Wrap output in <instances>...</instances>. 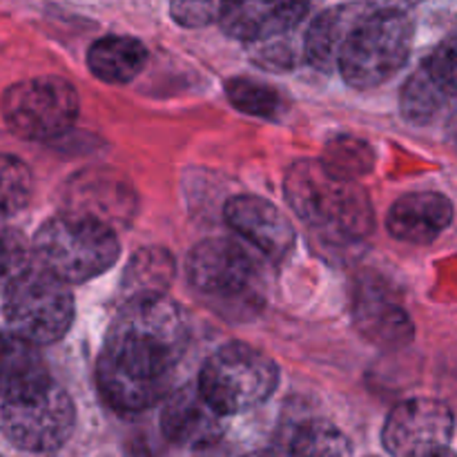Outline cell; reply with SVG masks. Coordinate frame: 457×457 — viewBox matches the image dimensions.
Returning <instances> with one entry per match:
<instances>
[{"mask_svg":"<svg viewBox=\"0 0 457 457\" xmlns=\"http://www.w3.org/2000/svg\"><path fill=\"white\" fill-rule=\"evenodd\" d=\"M187 342L186 312L168 295L128 299L107 328L96 366L98 391L107 406L138 415L159 404Z\"/></svg>","mask_w":457,"mask_h":457,"instance_id":"1","label":"cell"},{"mask_svg":"<svg viewBox=\"0 0 457 457\" xmlns=\"http://www.w3.org/2000/svg\"><path fill=\"white\" fill-rule=\"evenodd\" d=\"M284 195L303 223L339 239H361L375 226L373 205L357 181L333 177L320 161H297L288 170Z\"/></svg>","mask_w":457,"mask_h":457,"instance_id":"2","label":"cell"},{"mask_svg":"<svg viewBox=\"0 0 457 457\" xmlns=\"http://www.w3.org/2000/svg\"><path fill=\"white\" fill-rule=\"evenodd\" d=\"M413 38L415 22L404 7L361 4L339 49L337 71L353 87H378L406 65Z\"/></svg>","mask_w":457,"mask_h":457,"instance_id":"3","label":"cell"},{"mask_svg":"<svg viewBox=\"0 0 457 457\" xmlns=\"http://www.w3.org/2000/svg\"><path fill=\"white\" fill-rule=\"evenodd\" d=\"M76 409L49 375L0 388V433L29 453H52L70 440Z\"/></svg>","mask_w":457,"mask_h":457,"instance_id":"4","label":"cell"},{"mask_svg":"<svg viewBox=\"0 0 457 457\" xmlns=\"http://www.w3.org/2000/svg\"><path fill=\"white\" fill-rule=\"evenodd\" d=\"M34 254L49 275L65 284H83L114 266L120 244L116 232L105 223L62 212L38 228Z\"/></svg>","mask_w":457,"mask_h":457,"instance_id":"5","label":"cell"},{"mask_svg":"<svg viewBox=\"0 0 457 457\" xmlns=\"http://www.w3.org/2000/svg\"><path fill=\"white\" fill-rule=\"evenodd\" d=\"M3 315L9 333L34 346L56 344L74 321V295L70 286L43 268H22L7 284Z\"/></svg>","mask_w":457,"mask_h":457,"instance_id":"6","label":"cell"},{"mask_svg":"<svg viewBox=\"0 0 457 457\" xmlns=\"http://www.w3.org/2000/svg\"><path fill=\"white\" fill-rule=\"evenodd\" d=\"M279 384V369L259 348L228 344L219 348L199 375V393L221 418L263 404Z\"/></svg>","mask_w":457,"mask_h":457,"instance_id":"7","label":"cell"},{"mask_svg":"<svg viewBox=\"0 0 457 457\" xmlns=\"http://www.w3.org/2000/svg\"><path fill=\"white\" fill-rule=\"evenodd\" d=\"M74 85L58 76H38L4 89L0 110L13 134L31 141H47L65 134L79 116Z\"/></svg>","mask_w":457,"mask_h":457,"instance_id":"8","label":"cell"},{"mask_svg":"<svg viewBox=\"0 0 457 457\" xmlns=\"http://www.w3.org/2000/svg\"><path fill=\"white\" fill-rule=\"evenodd\" d=\"M187 279L201 297L214 303H235L253 297L257 263L235 241L205 239L187 257Z\"/></svg>","mask_w":457,"mask_h":457,"instance_id":"9","label":"cell"},{"mask_svg":"<svg viewBox=\"0 0 457 457\" xmlns=\"http://www.w3.org/2000/svg\"><path fill=\"white\" fill-rule=\"evenodd\" d=\"M453 413L431 397H413L391 411L384 422V449L393 457H431L451 449Z\"/></svg>","mask_w":457,"mask_h":457,"instance_id":"10","label":"cell"},{"mask_svg":"<svg viewBox=\"0 0 457 457\" xmlns=\"http://www.w3.org/2000/svg\"><path fill=\"white\" fill-rule=\"evenodd\" d=\"M65 196L67 212L105 223L114 232L134 217L137 208V195L132 186L125 181V177L105 168L76 174L67 186Z\"/></svg>","mask_w":457,"mask_h":457,"instance_id":"11","label":"cell"},{"mask_svg":"<svg viewBox=\"0 0 457 457\" xmlns=\"http://www.w3.org/2000/svg\"><path fill=\"white\" fill-rule=\"evenodd\" d=\"M353 320L369 342L384 348L404 346L413 339V324L393 290L378 277L369 275L355 286Z\"/></svg>","mask_w":457,"mask_h":457,"instance_id":"12","label":"cell"},{"mask_svg":"<svg viewBox=\"0 0 457 457\" xmlns=\"http://www.w3.org/2000/svg\"><path fill=\"white\" fill-rule=\"evenodd\" d=\"M226 223L272 262H281L295 245L290 219L262 196H232L223 208Z\"/></svg>","mask_w":457,"mask_h":457,"instance_id":"13","label":"cell"},{"mask_svg":"<svg viewBox=\"0 0 457 457\" xmlns=\"http://www.w3.org/2000/svg\"><path fill=\"white\" fill-rule=\"evenodd\" d=\"M161 428L172 445L187 449H212L226 433V418L217 413L199 388L186 384L165 397Z\"/></svg>","mask_w":457,"mask_h":457,"instance_id":"14","label":"cell"},{"mask_svg":"<svg viewBox=\"0 0 457 457\" xmlns=\"http://www.w3.org/2000/svg\"><path fill=\"white\" fill-rule=\"evenodd\" d=\"M453 221V204L440 192H415L391 205L386 228L406 244H431Z\"/></svg>","mask_w":457,"mask_h":457,"instance_id":"15","label":"cell"},{"mask_svg":"<svg viewBox=\"0 0 457 457\" xmlns=\"http://www.w3.org/2000/svg\"><path fill=\"white\" fill-rule=\"evenodd\" d=\"M308 12L306 3H226L219 25L230 38L254 43L295 29Z\"/></svg>","mask_w":457,"mask_h":457,"instance_id":"16","label":"cell"},{"mask_svg":"<svg viewBox=\"0 0 457 457\" xmlns=\"http://www.w3.org/2000/svg\"><path fill=\"white\" fill-rule=\"evenodd\" d=\"M147 58L150 52L141 40L114 34L96 40L89 47L87 67L103 83L123 85L141 74Z\"/></svg>","mask_w":457,"mask_h":457,"instance_id":"17","label":"cell"},{"mask_svg":"<svg viewBox=\"0 0 457 457\" xmlns=\"http://www.w3.org/2000/svg\"><path fill=\"white\" fill-rule=\"evenodd\" d=\"M360 12L361 4H339V7L326 9L312 21L306 43H303V54L312 67L324 74L337 70L339 49Z\"/></svg>","mask_w":457,"mask_h":457,"instance_id":"18","label":"cell"},{"mask_svg":"<svg viewBox=\"0 0 457 457\" xmlns=\"http://www.w3.org/2000/svg\"><path fill=\"white\" fill-rule=\"evenodd\" d=\"M174 279V259L163 248H143L125 268V302L137 297H161Z\"/></svg>","mask_w":457,"mask_h":457,"instance_id":"19","label":"cell"},{"mask_svg":"<svg viewBox=\"0 0 457 457\" xmlns=\"http://www.w3.org/2000/svg\"><path fill=\"white\" fill-rule=\"evenodd\" d=\"M47 375L38 346L12 333L0 335V388Z\"/></svg>","mask_w":457,"mask_h":457,"instance_id":"20","label":"cell"},{"mask_svg":"<svg viewBox=\"0 0 457 457\" xmlns=\"http://www.w3.org/2000/svg\"><path fill=\"white\" fill-rule=\"evenodd\" d=\"M446 101H449V96L442 92L440 85L428 76V71L422 65L409 76V80L402 87V116L415 125H427L440 114Z\"/></svg>","mask_w":457,"mask_h":457,"instance_id":"21","label":"cell"},{"mask_svg":"<svg viewBox=\"0 0 457 457\" xmlns=\"http://www.w3.org/2000/svg\"><path fill=\"white\" fill-rule=\"evenodd\" d=\"M226 96L237 110L244 112V114L257 116V119L279 120L286 110L284 98L272 85L245 79V76H237V79L228 80Z\"/></svg>","mask_w":457,"mask_h":457,"instance_id":"22","label":"cell"},{"mask_svg":"<svg viewBox=\"0 0 457 457\" xmlns=\"http://www.w3.org/2000/svg\"><path fill=\"white\" fill-rule=\"evenodd\" d=\"M348 437L330 422L312 420L302 424L293 436L288 455L284 457H351Z\"/></svg>","mask_w":457,"mask_h":457,"instance_id":"23","label":"cell"},{"mask_svg":"<svg viewBox=\"0 0 457 457\" xmlns=\"http://www.w3.org/2000/svg\"><path fill=\"white\" fill-rule=\"evenodd\" d=\"M373 147L355 137H337L326 145L324 159L320 161L333 177L355 181L373 170Z\"/></svg>","mask_w":457,"mask_h":457,"instance_id":"24","label":"cell"},{"mask_svg":"<svg viewBox=\"0 0 457 457\" xmlns=\"http://www.w3.org/2000/svg\"><path fill=\"white\" fill-rule=\"evenodd\" d=\"M34 195L29 165L13 154H0V217H13L27 208Z\"/></svg>","mask_w":457,"mask_h":457,"instance_id":"25","label":"cell"},{"mask_svg":"<svg viewBox=\"0 0 457 457\" xmlns=\"http://www.w3.org/2000/svg\"><path fill=\"white\" fill-rule=\"evenodd\" d=\"M455 36H449L431 56L424 61V70L440 85L442 92L449 98L455 96Z\"/></svg>","mask_w":457,"mask_h":457,"instance_id":"26","label":"cell"},{"mask_svg":"<svg viewBox=\"0 0 457 457\" xmlns=\"http://www.w3.org/2000/svg\"><path fill=\"white\" fill-rule=\"evenodd\" d=\"M226 3H174L170 7L174 21L183 27H205L219 22Z\"/></svg>","mask_w":457,"mask_h":457,"instance_id":"27","label":"cell"},{"mask_svg":"<svg viewBox=\"0 0 457 457\" xmlns=\"http://www.w3.org/2000/svg\"><path fill=\"white\" fill-rule=\"evenodd\" d=\"M22 268H27L22 245L18 244L16 237L0 230V290L7 288L9 281H12Z\"/></svg>","mask_w":457,"mask_h":457,"instance_id":"28","label":"cell"},{"mask_svg":"<svg viewBox=\"0 0 457 457\" xmlns=\"http://www.w3.org/2000/svg\"><path fill=\"white\" fill-rule=\"evenodd\" d=\"M244 457H284V455L270 453V451H257V453H250V455H244Z\"/></svg>","mask_w":457,"mask_h":457,"instance_id":"29","label":"cell"},{"mask_svg":"<svg viewBox=\"0 0 457 457\" xmlns=\"http://www.w3.org/2000/svg\"><path fill=\"white\" fill-rule=\"evenodd\" d=\"M431 457H455V455H453V451L446 449V451H442V453H436V455H431Z\"/></svg>","mask_w":457,"mask_h":457,"instance_id":"30","label":"cell"},{"mask_svg":"<svg viewBox=\"0 0 457 457\" xmlns=\"http://www.w3.org/2000/svg\"><path fill=\"white\" fill-rule=\"evenodd\" d=\"M0 457H3V455H0Z\"/></svg>","mask_w":457,"mask_h":457,"instance_id":"31","label":"cell"}]
</instances>
